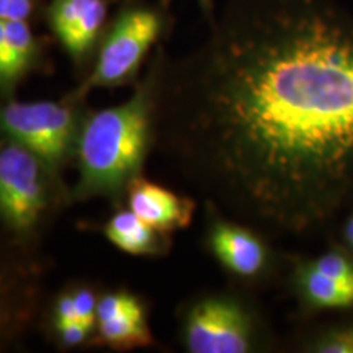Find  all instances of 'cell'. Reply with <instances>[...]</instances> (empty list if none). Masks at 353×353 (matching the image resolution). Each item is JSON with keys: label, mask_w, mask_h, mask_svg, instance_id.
<instances>
[{"label": "cell", "mask_w": 353, "mask_h": 353, "mask_svg": "<svg viewBox=\"0 0 353 353\" xmlns=\"http://www.w3.org/2000/svg\"><path fill=\"white\" fill-rule=\"evenodd\" d=\"M107 19L105 0H51L48 20L72 59L90 52Z\"/></svg>", "instance_id": "8"}, {"label": "cell", "mask_w": 353, "mask_h": 353, "mask_svg": "<svg viewBox=\"0 0 353 353\" xmlns=\"http://www.w3.org/2000/svg\"><path fill=\"white\" fill-rule=\"evenodd\" d=\"M20 283L0 268V342L20 325L26 316V304Z\"/></svg>", "instance_id": "15"}, {"label": "cell", "mask_w": 353, "mask_h": 353, "mask_svg": "<svg viewBox=\"0 0 353 353\" xmlns=\"http://www.w3.org/2000/svg\"><path fill=\"white\" fill-rule=\"evenodd\" d=\"M291 285L303 307L311 312L352 311L353 288L334 280L309 262L296 260L291 272Z\"/></svg>", "instance_id": "10"}, {"label": "cell", "mask_w": 353, "mask_h": 353, "mask_svg": "<svg viewBox=\"0 0 353 353\" xmlns=\"http://www.w3.org/2000/svg\"><path fill=\"white\" fill-rule=\"evenodd\" d=\"M37 41L26 20H6L2 59H0V85L12 87L32 68Z\"/></svg>", "instance_id": "12"}, {"label": "cell", "mask_w": 353, "mask_h": 353, "mask_svg": "<svg viewBox=\"0 0 353 353\" xmlns=\"http://www.w3.org/2000/svg\"><path fill=\"white\" fill-rule=\"evenodd\" d=\"M105 234L113 245L131 255L159 254L164 247V232L149 226L132 210L114 214L105 226Z\"/></svg>", "instance_id": "11"}, {"label": "cell", "mask_w": 353, "mask_h": 353, "mask_svg": "<svg viewBox=\"0 0 353 353\" xmlns=\"http://www.w3.org/2000/svg\"><path fill=\"white\" fill-rule=\"evenodd\" d=\"M74 319H77L74 296L72 294H63V296H59V299H57L54 306V324L59 325Z\"/></svg>", "instance_id": "20"}, {"label": "cell", "mask_w": 353, "mask_h": 353, "mask_svg": "<svg viewBox=\"0 0 353 353\" xmlns=\"http://www.w3.org/2000/svg\"><path fill=\"white\" fill-rule=\"evenodd\" d=\"M44 161L17 141L0 144V219L17 232L37 226L48 205Z\"/></svg>", "instance_id": "6"}, {"label": "cell", "mask_w": 353, "mask_h": 353, "mask_svg": "<svg viewBox=\"0 0 353 353\" xmlns=\"http://www.w3.org/2000/svg\"><path fill=\"white\" fill-rule=\"evenodd\" d=\"M200 6L203 8V12L206 13L208 20H211L214 17V0H198Z\"/></svg>", "instance_id": "21"}, {"label": "cell", "mask_w": 353, "mask_h": 353, "mask_svg": "<svg viewBox=\"0 0 353 353\" xmlns=\"http://www.w3.org/2000/svg\"><path fill=\"white\" fill-rule=\"evenodd\" d=\"M99 337L103 343L118 348L149 345L152 342L151 332L145 324L143 306H136L107 321H97Z\"/></svg>", "instance_id": "13"}, {"label": "cell", "mask_w": 353, "mask_h": 353, "mask_svg": "<svg viewBox=\"0 0 353 353\" xmlns=\"http://www.w3.org/2000/svg\"><path fill=\"white\" fill-rule=\"evenodd\" d=\"M79 120L72 108L52 101L12 103L0 107V131L57 167L77 143Z\"/></svg>", "instance_id": "4"}, {"label": "cell", "mask_w": 353, "mask_h": 353, "mask_svg": "<svg viewBox=\"0 0 353 353\" xmlns=\"http://www.w3.org/2000/svg\"><path fill=\"white\" fill-rule=\"evenodd\" d=\"M312 353H353V312L342 319L324 324L304 342Z\"/></svg>", "instance_id": "14"}, {"label": "cell", "mask_w": 353, "mask_h": 353, "mask_svg": "<svg viewBox=\"0 0 353 353\" xmlns=\"http://www.w3.org/2000/svg\"><path fill=\"white\" fill-rule=\"evenodd\" d=\"M33 0H0V20H28Z\"/></svg>", "instance_id": "19"}, {"label": "cell", "mask_w": 353, "mask_h": 353, "mask_svg": "<svg viewBox=\"0 0 353 353\" xmlns=\"http://www.w3.org/2000/svg\"><path fill=\"white\" fill-rule=\"evenodd\" d=\"M208 232V244L218 262L242 280H257L270 268L272 252L263 234L249 224L219 213Z\"/></svg>", "instance_id": "7"}, {"label": "cell", "mask_w": 353, "mask_h": 353, "mask_svg": "<svg viewBox=\"0 0 353 353\" xmlns=\"http://www.w3.org/2000/svg\"><path fill=\"white\" fill-rule=\"evenodd\" d=\"M72 296L74 304H76L77 319L82 321L87 327L92 329V325L97 322V306H99L95 293L88 288H81L74 291Z\"/></svg>", "instance_id": "17"}, {"label": "cell", "mask_w": 353, "mask_h": 353, "mask_svg": "<svg viewBox=\"0 0 353 353\" xmlns=\"http://www.w3.org/2000/svg\"><path fill=\"white\" fill-rule=\"evenodd\" d=\"M152 138V99L143 85L125 103L100 110L81 126L76 143V195H113L136 179Z\"/></svg>", "instance_id": "2"}, {"label": "cell", "mask_w": 353, "mask_h": 353, "mask_svg": "<svg viewBox=\"0 0 353 353\" xmlns=\"http://www.w3.org/2000/svg\"><path fill=\"white\" fill-rule=\"evenodd\" d=\"M138 298L132 296L130 293L120 291V293H110L105 294L103 298L99 299V306H97V321H107L112 317L123 314V312L130 311V309L139 306Z\"/></svg>", "instance_id": "16"}, {"label": "cell", "mask_w": 353, "mask_h": 353, "mask_svg": "<svg viewBox=\"0 0 353 353\" xmlns=\"http://www.w3.org/2000/svg\"><path fill=\"white\" fill-rule=\"evenodd\" d=\"M198 50L152 74L161 149L218 213L311 237L353 211V10L228 0Z\"/></svg>", "instance_id": "1"}, {"label": "cell", "mask_w": 353, "mask_h": 353, "mask_svg": "<svg viewBox=\"0 0 353 353\" xmlns=\"http://www.w3.org/2000/svg\"><path fill=\"white\" fill-rule=\"evenodd\" d=\"M56 330L64 345L74 347L85 341L88 332H90V327H87L82 321L74 319L70 322H64V324L56 325Z\"/></svg>", "instance_id": "18"}, {"label": "cell", "mask_w": 353, "mask_h": 353, "mask_svg": "<svg viewBox=\"0 0 353 353\" xmlns=\"http://www.w3.org/2000/svg\"><path fill=\"white\" fill-rule=\"evenodd\" d=\"M161 28V17L152 8L132 7L121 12L101 41L99 57L82 90L117 87L134 76Z\"/></svg>", "instance_id": "5"}, {"label": "cell", "mask_w": 353, "mask_h": 353, "mask_svg": "<svg viewBox=\"0 0 353 353\" xmlns=\"http://www.w3.org/2000/svg\"><path fill=\"white\" fill-rule=\"evenodd\" d=\"M3 39H6V20H0V59H2Z\"/></svg>", "instance_id": "22"}, {"label": "cell", "mask_w": 353, "mask_h": 353, "mask_svg": "<svg viewBox=\"0 0 353 353\" xmlns=\"http://www.w3.org/2000/svg\"><path fill=\"white\" fill-rule=\"evenodd\" d=\"M183 341L192 353H249L259 347L257 321L241 299L213 294L188 311Z\"/></svg>", "instance_id": "3"}, {"label": "cell", "mask_w": 353, "mask_h": 353, "mask_svg": "<svg viewBox=\"0 0 353 353\" xmlns=\"http://www.w3.org/2000/svg\"><path fill=\"white\" fill-rule=\"evenodd\" d=\"M128 201L130 210L164 234L187 228L195 211L193 200L143 179H134L128 185Z\"/></svg>", "instance_id": "9"}]
</instances>
